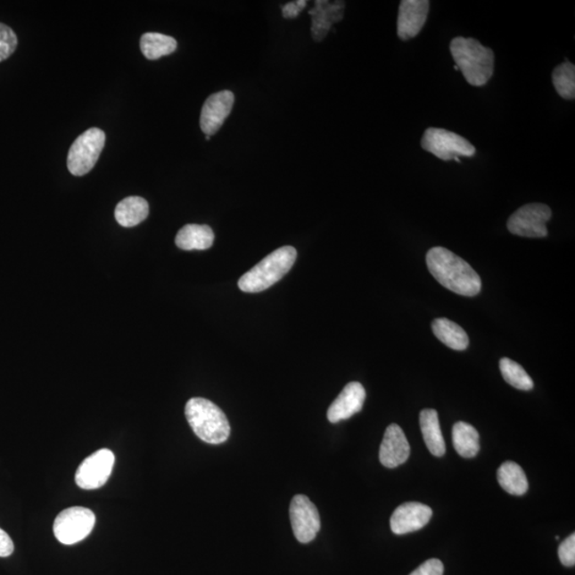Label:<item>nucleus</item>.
<instances>
[{
  "label": "nucleus",
  "instance_id": "obj_1",
  "mask_svg": "<svg viewBox=\"0 0 575 575\" xmlns=\"http://www.w3.org/2000/svg\"><path fill=\"white\" fill-rule=\"evenodd\" d=\"M426 265L432 276L443 287L463 297H475L481 292V281L467 261L441 246L426 254Z\"/></svg>",
  "mask_w": 575,
  "mask_h": 575
},
{
  "label": "nucleus",
  "instance_id": "obj_2",
  "mask_svg": "<svg viewBox=\"0 0 575 575\" xmlns=\"http://www.w3.org/2000/svg\"><path fill=\"white\" fill-rule=\"evenodd\" d=\"M451 53L456 67L468 84L485 86L495 70V53L472 37H457L451 42Z\"/></svg>",
  "mask_w": 575,
  "mask_h": 575
},
{
  "label": "nucleus",
  "instance_id": "obj_3",
  "mask_svg": "<svg viewBox=\"0 0 575 575\" xmlns=\"http://www.w3.org/2000/svg\"><path fill=\"white\" fill-rule=\"evenodd\" d=\"M185 414L192 431L201 440L210 445H221L228 439L230 425L226 415L209 399H189Z\"/></svg>",
  "mask_w": 575,
  "mask_h": 575
},
{
  "label": "nucleus",
  "instance_id": "obj_4",
  "mask_svg": "<svg viewBox=\"0 0 575 575\" xmlns=\"http://www.w3.org/2000/svg\"><path fill=\"white\" fill-rule=\"evenodd\" d=\"M297 256V250L293 246H283L274 251L239 279L241 292L259 293L272 287L292 270Z\"/></svg>",
  "mask_w": 575,
  "mask_h": 575
},
{
  "label": "nucleus",
  "instance_id": "obj_5",
  "mask_svg": "<svg viewBox=\"0 0 575 575\" xmlns=\"http://www.w3.org/2000/svg\"><path fill=\"white\" fill-rule=\"evenodd\" d=\"M106 144V135L102 129L90 128L80 135L70 146L68 168L74 177H84L95 167Z\"/></svg>",
  "mask_w": 575,
  "mask_h": 575
},
{
  "label": "nucleus",
  "instance_id": "obj_6",
  "mask_svg": "<svg viewBox=\"0 0 575 575\" xmlns=\"http://www.w3.org/2000/svg\"><path fill=\"white\" fill-rule=\"evenodd\" d=\"M95 522V514L90 509L70 507L54 519L53 534L62 544L72 546L91 534Z\"/></svg>",
  "mask_w": 575,
  "mask_h": 575
},
{
  "label": "nucleus",
  "instance_id": "obj_7",
  "mask_svg": "<svg viewBox=\"0 0 575 575\" xmlns=\"http://www.w3.org/2000/svg\"><path fill=\"white\" fill-rule=\"evenodd\" d=\"M421 146L443 161L454 160V158L459 157H472L475 153V147L467 139L441 128L426 129Z\"/></svg>",
  "mask_w": 575,
  "mask_h": 575
},
{
  "label": "nucleus",
  "instance_id": "obj_8",
  "mask_svg": "<svg viewBox=\"0 0 575 575\" xmlns=\"http://www.w3.org/2000/svg\"><path fill=\"white\" fill-rule=\"evenodd\" d=\"M552 217L549 206L528 204L513 213L508 218L507 228L513 234L524 238H545L547 235L546 223Z\"/></svg>",
  "mask_w": 575,
  "mask_h": 575
},
{
  "label": "nucleus",
  "instance_id": "obj_9",
  "mask_svg": "<svg viewBox=\"0 0 575 575\" xmlns=\"http://www.w3.org/2000/svg\"><path fill=\"white\" fill-rule=\"evenodd\" d=\"M115 456L108 448H101L86 457L77 470L76 484L85 490L101 489L112 473Z\"/></svg>",
  "mask_w": 575,
  "mask_h": 575
},
{
  "label": "nucleus",
  "instance_id": "obj_10",
  "mask_svg": "<svg viewBox=\"0 0 575 575\" xmlns=\"http://www.w3.org/2000/svg\"><path fill=\"white\" fill-rule=\"evenodd\" d=\"M290 520L295 538L300 544H308L314 540L321 529L319 512L308 497L295 496L290 504Z\"/></svg>",
  "mask_w": 575,
  "mask_h": 575
},
{
  "label": "nucleus",
  "instance_id": "obj_11",
  "mask_svg": "<svg viewBox=\"0 0 575 575\" xmlns=\"http://www.w3.org/2000/svg\"><path fill=\"white\" fill-rule=\"evenodd\" d=\"M234 103L233 92L228 90L215 93L207 98L201 112V129L206 136H213L222 127Z\"/></svg>",
  "mask_w": 575,
  "mask_h": 575
},
{
  "label": "nucleus",
  "instance_id": "obj_12",
  "mask_svg": "<svg viewBox=\"0 0 575 575\" xmlns=\"http://www.w3.org/2000/svg\"><path fill=\"white\" fill-rule=\"evenodd\" d=\"M432 516L430 506L419 502H407L392 513L390 528L396 535H405L423 529Z\"/></svg>",
  "mask_w": 575,
  "mask_h": 575
},
{
  "label": "nucleus",
  "instance_id": "obj_13",
  "mask_svg": "<svg viewBox=\"0 0 575 575\" xmlns=\"http://www.w3.org/2000/svg\"><path fill=\"white\" fill-rule=\"evenodd\" d=\"M430 2L427 0H403L399 4L398 36L407 41L420 34L429 15Z\"/></svg>",
  "mask_w": 575,
  "mask_h": 575
},
{
  "label": "nucleus",
  "instance_id": "obj_14",
  "mask_svg": "<svg viewBox=\"0 0 575 575\" xmlns=\"http://www.w3.org/2000/svg\"><path fill=\"white\" fill-rule=\"evenodd\" d=\"M366 401V390L358 382H349L327 410V419L332 423L348 420L361 412Z\"/></svg>",
  "mask_w": 575,
  "mask_h": 575
},
{
  "label": "nucleus",
  "instance_id": "obj_15",
  "mask_svg": "<svg viewBox=\"0 0 575 575\" xmlns=\"http://www.w3.org/2000/svg\"><path fill=\"white\" fill-rule=\"evenodd\" d=\"M410 446L403 430L398 424L387 427L380 448V460L383 467L393 469L407 462Z\"/></svg>",
  "mask_w": 575,
  "mask_h": 575
},
{
  "label": "nucleus",
  "instance_id": "obj_16",
  "mask_svg": "<svg viewBox=\"0 0 575 575\" xmlns=\"http://www.w3.org/2000/svg\"><path fill=\"white\" fill-rule=\"evenodd\" d=\"M344 2H327L316 0L315 7L309 11L311 16V35L314 40H324L333 24L342 21L344 16Z\"/></svg>",
  "mask_w": 575,
  "mask_h": 575
},
{
  "label": "nucleus",
  "instance_id": "obj_17",
  "mask_svg": "<svg viewBox=\"0 0 575 575\" xmlns=\"http://www.w3.org/2000/svg\"><path fill=\"white\" fill-rule=\"evenodd\" d=\"M420 427L427 448L432 456L442 457L446 454L439 417L435 409H424L420 414Z\"/></svg>",
  "mask_w": 575,
  "mask_h": 575
},
{
  "label": "nucleus",
  "instance_id": "obj_18",
  "mask_svg": "<svg viewBox=\"0 0 575 575\" xmlns=\"http://www.w3.org/2000/svg\"><path fill=\"white\" fill-rule=\"evenodd\" d=\"M150 206L144 197L129 196L115 208L114 217L120 226L135 227L149 217Z\"/></svg>",
  "mask_w": 575,
  "mask_h": 575
},
{
  "label": "nucleus",
  "instance_id": "obj_19",
  "mask_svg": "<svg viewBox=\"0 0 575 575\" xmlns=\"http://www.w3.org/2000/svg\"><path fill=\"white\" fill-rule=\"evenodd\" d=\"M215 234L209 226L188 224L179 230L175 243L184 251H205L211 248Z\"/></svg>",
  "mask_w": 575,
  "mask_h": 575
},
{
  "label": "nucleus",
  "instance_id": "obj_20",
  "mask_svg": "<svg viewBox=\"0 0 575 575\" xmlns=\"http://www.w3.org/2000/svg\"><path fill=\"white\" fill-rule=\"evenodd\" d=\"M431 328L434 335L448 348L456 350L468 349L470 341L467 333L456 322L441 317L432 322Z\"/></svg>",
  "mask_w": 575,
  "mask_h": 575
},
{
  "label": "nucleus",
  "instance_id": "obj_21",
  "mask_svg": "<svg viewBox=\"0 0 575 575\" xmlns=\"http://www.w3.org/2000/svg\"><path fill=\"white\" fill-rule=\"evenodd\" d=\"M453 446L464 458H473L480 451V435L474 427L465 422H457L452 430Z\"/></svg>",
  "mask_w": 575,
  "mask_h": 575
},
{
  "label": "nucleus",
  "instance_id": "obj_22",
  "mask_svg": "<svg viewBox=\"0 0 575 575\" xmlns=\"http://www.w3.org/2000/svg\"><path fill=\"white\" fill-rule=\"evenodd\" d=\"M497 481L507 494L523 496L529 489L527 475L516 463H504L497 470Z\"/></svg>",
  "mask_w": 575,
  "mask_h": 575
},
{
  "label": "nucleus",
  "instance_id": "obj_23",
  "mask_svg": "<svg viewBox=\"0 0 575 575\" xmlns=\"http://www.w3.org/2000/svg\"><path fill=\"white\" fill-rule=\"evenodd\" d=\"M140 47L146 59L157 60L177 51V42L172 37L158 32H146L141 37Z\"/></svg>",
  "mask_w": 575,
  "mask_h": 575
},
{
  "label": "nucleus",
  "instance_id": "obj_24",
  "mask_svg": "<svg viewBox=\"0 0 575 575\" xmlns=\"http://www.w3.org/2000/svg\"><path fill=\"white\" fill-rule=\"evenodd\" d=\"M500 370L503 379L505 380L509 385L519 389V390L529 391L534 388V382L530 379L528 372L509 358H502L500 360Z\"/></svg>",
  "mask_w": 575,
  "mask_h": 575
},
{
  "label": "nucleus",
  "instance_id": "obj_25",
  "mask_svg": "<svg viewBox=\"0 0 575 575\" xmlns=\"http://www.w3.org/2000/svg\"><path fill=\"white\" fill-rule=\"evenodd\" d=\"M553 85H554L558 95L563 100L573 101L575 97V67L574 64L566 62L558 65L553 70Z\"/></svg>",
  "mask_w": 575,
  "mask_h": 575
},
{
  "label": "nucleus",
  "instance_id": "obj_26",
  "mask_svg": "<svg viewBox=\"0 0 575 575\" xmlns=\"http://www.w3.org/2000/svg\"><path fill=\"white\" fill-rule=\"evenodd\" d=\"M19 38L12 29L0 23V62L9 59L16 48H18Z\"/></svg>",
  "mask_w": 575,
  "mask_h": 575
},
{
  "label": "nucleus",
  "instance_id": "obj_27",
  "mask_svg": "<svg viewBox=\"0 0 575 575\" xmlns=\"http://www.w3.org/2000/svg\"><path fill=\"white\" fill-rule=\"evenodd\" d=\"M558 556L563 566L573 567L575 565V535L567 537L558 547Z\"/></svg>",
  "mask_w": 575,
  "mask_h": 575
},
{
  "label": "nucleus",
  "instance_id": "obj_28",
  "mask_svg": "<svg viewBox=\"0 0 575 575\" xmlns=\"http://www.w3.org/2000/svg\"><path fill=\"white\" fill-rule=\"evenodd\" d=\"M443 571H445V567H443L441 561L431 558V560L422 563L420 567L409 575H443Z\"/></svg>",
  "mask_w": 575,
  "mask_h": 575
},
{
  "label": "nucleus",
  "instance_id": "obj_29",
  "mask_svg": "<svg viewBox=\"0 0 575 575\" xmlns=\"http://www.w3.org/2000/svg\"><path fill=\"white\" fill-rule=\"evenodd\" d=\"M307 2L305 0H298V2L289 3L284 4L282 8L283 16L284 19H294L299 16L305 9Z\"/></svg>",
  "mask_w": 575,
  "mask_h": 575
},
{
  "label": "nucleus",
  "instance_id": "obj_30",
  "mask_svg": "<svg viewBox=\"0 0 575 575\" xmlns=\"http://www.w3.org/2000/svg\"><path fill=\"white\" fill-rule=\"evenodd\" d=\"M14 552L13 540L7 532L0 529V557H9Z\"/></svg>",
  "mask_w": 575,
  "mask_h": 575
},
{
  "label": "nucleus",
  "instance_id": "obj_31",
  "mask_svg": "<svg viewBox=\"0 0 575 575\" xmlns=\"http://www.w3.org/2000/svg\"><path fill=\"white\" fill-rule=\"evenodd\" d=\"M211 136H206V140H210Z\"/></svg>",
  "mask_w": 575,
  "mask_h": 575
},
{
  "label": "nucleus",
  "instance_id": "obj_32",
  "mask_svg": "<svg viewBox=\"0 0 575 575\" xmlns=\"http://www.w3.org/2000/svg\"><path fill=\"white\" fill-rule=\"evenodd\" d=\"M454 70H458V68L456 67H456H454Z\"/></svg>",
  "mask_w": 575,
  "mask_h": 575
}]
</instances>
